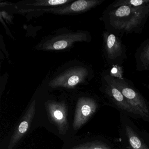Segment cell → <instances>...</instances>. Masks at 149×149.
<instances>
[{"label": "cell", "mask_w": 149, "mask_h": 149, "mask_svg": "<svg viewBox=\"0 0 149 149\" xmlns=\"http://www.w3.org/2000/svg\"><path fill=\"white\" fill-rule=\"evenodd\" d=\"M144 85H145V86H146V87H147V88H148L149 89V84H144Z\"/></svg>", "instance_id": "16"}, {"label": "cell", "mask_w": 149, "mask_h": 149, "mask_svg": "<svg viewBox=\"0 0 149 149\" xmlns=\"http://www.w3.org/2000/svg\"><path fill=\"white\" fill-rule=\"evenodd\" d=\"M88 74V70L84 67L71 68L50 81L49 85L52 88H74L84 82Z\"/></svg>", "instance_id": "6"}, {"label": "cell", "mask_w": 149, "mask_h": 149, "mask_svg": "<svg viewBox=\"0 0 149 149\" xmlns=\"http://www.w3.org/2000/svg\"><path fill=\"white\" fill-rule=\"evenodd\" d=\"M135 58L137 71H149V38L143 41L137 49Z\"/></svg>", "instance_id": "11"}, {"label": "cell", "mask_w": 149, "mask_h": 149, "mask_svg": "<svg viewBox=\"0 0 149 149\" xmlns=\"http://www.w3.org/2000/svg\"><path fill=\"white\" fill-rule=\"evenodd\" d=\"M45 105L49 120L55 125L60 134L65 135L69 129L68 106L65 102L48 100Z\"/></svg>", "instance_id": "5"}, {"label": "cell", "mask_w": 149, "mask_h": 149, "mask_svg": "<svg viewBox=\"0 0 149 149\" xmlns=\"http://www.w3.org/2000/svg\"><path fill=\"white\" fill-rule=\"evenodd\" d=\"M70 149H112L108 145L102 141L86 142L74 146Z\"/></svg>", "instance_id": "15"}, {"label": "cell", "mask_w": 149, "mask_h": 149, "mask_svg": "<svg viewBox=\"0 0 149 149\" xmlns=\"http://www.w3.org/2000/svg\"><path fill=\"white\" fill-rule=\"evenodd\" d=\"M103 52L109 65L120 66L127 58L126 47L119 37L112 33L104 31Z\"/></svg>", "instance_id": "3"}, {"label": "cell", "mask_w": 149, "mask_h": 149, "mask_svg": "<svg viewBox=\"0 0 149 149\" xmlns=\"http://www.w3.org/2000/svg\"><path fill=\"white\" fill-rule=\"evenodd\" d=\"M149 16V4L141 6L108 7L102 19L106 31L118 37L142 32Z\"/></svg>", "instance_id": "1"}, {"label": "cell", "mask_w": 149, "mask_h": 149, "mask_svg": "<svg viewBox=\"0 0 149 149\" xmlns=\"http://www.w3.org/2000/svg\"><path fill=\"white\" fill-rule=\"evenodd\" d=\"M148 4H149V0H116L108 7L111 8L125 6L139 7Z\"/></svg>", "instance_id": "14"}, {"label": "cell", "mask_w": 149, "mask_h": 149, "mask_svg": "<svg viewBox=\"0 0 149 149\" xmlns=\"http://www.w3.org/2000/svg\"><path fill=\"white\" fill-rule=\"evenodd\" d=\"M36 101L34 100L29 106L11 138L8 149H13L29 130L36 111Z\"/></svg>", "instance_id": "9"}, {"label": "cell", "mask_w": 149, "mask_h": 149, "mask_svg": "<svg viewBox=\"0 0 149 149\" xmlns=\"http://www.w3.org/2000/svg\"><path fill=\"white\" fill-rule=\"evenodd\" d=\"M125 133L132 149H147L148 146L138 135L128 125H125Z\"/></svg>", "instance_id": "12"}, {"label": "cell", "mask_w": 149, "mask_h": 149, "mask_svg": "<svg viewBox=\"0 0 149 149\" xmlns=\"http://www.w3.org/2000/svg\"><path fill=\"white\" fill-rule=\"evenodd\" d=\"M91 39L88 33L84 32L59 35L46 40L41 43L40 48L44 50H61L70 47L74 43L87 41Z\"/></svg>", "instance_id": "4"}, {"label": "cell", "mask_w": 149, "mask_h": 149, "mask_svg": "<svg viewBox=\"0 0 149 149\" xmlns=\"http://www.w3.org/2000/svg\"><path fill=\"white\" fill-rule=\"evenodd\" d=\"M104 76L121 91L136 114L143 117H149V111L145 99L137 90L131 81L124 77L114 76L108 73Z\"/></svg>", "instance_id": "2"}, {"label": "cell", "mask_w": 149, "mask_h": 149, "mask_svg": "<svg viewBox=\"0 0 149 149\" xmlns=\"http://www.w3.org/2000/svg\"><path fill=\"white\" fill-rule=\"evenodd\" d=\"M97 105L94 99L90 97H80L77 100L73 120V129H81L96 111Z\"/></svg>", "instance_id": "7"}, {"label": "cell", "mask_w": 149, "mask_h": 149, "mask_svg": "<svg viewBox=\"0 0 149 149\" xmlns=\"http://www.w3.org/2000/svg\"><path fill=\"white\" fill-rule=\"evenodd\" d=\"M147 149H149V147H148V148H147Z\"/></svg>", "instance_id": "17"}, {"label": "cell", "mask_w": 149, "mask_h": 149, "mask_svg": "<svg viewBox=\"0 0 149 149\" xmlns=\"http://www.w3.org/2000/svg\"><path fill=\"white\" fill-rule=\"evenodd\" d=\"M104 0H78L71 4L54 8H40L36 10L42 11L54 14H78L87 12L98 5H101Z\"/></svg>", "instance_id": "8"}, {"label": "cell", "mask_w": 149, "mask_h": 149, "mask_svg": "<svg viewBox=\"0 0 149 149\" xmlns=\"http://www.w3.org/2000/svg\"><path fill=\"white\" fill-rule=\"evenodd\" d=\"M72 1V0H38L25 5L33 7H50V8H54L68 5Z\"/></svg>", "instance_id": "13"}, {"label": "cell", "mask_w": 149, "mask_h": 149, "mask_svg": "<svg viewBox=\"0 0 149 149\" xmlns=\"http://www.w3.org/2000/svg\"><path fill=\"white\" fill-rule=\"evenodd\" d=\"M102 88L106 95L119 109L129 113L136 114L121 91L104 75L102 77Z\"/></svg>", "instance_id": "10"}]
</instances>
